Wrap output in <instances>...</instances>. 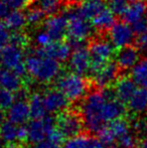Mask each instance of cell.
Returning <instances> with one entry per match:
<instances>
[{
  "mask_svg": "<svg viewBox=\"0 0 147 148\" xmlns=\"http://www.w3.org/2000/svg\"><path fill=\"white\" fill-rule=\"evenodd\" d=\"M8 121L17 125H22L30 118L28 101H15L7 109Z\"/></svg>",
  "mask_w": 147,
  "mask_h": 148,
  "instance_id": "e0dca14e",
  "label": "cell"
},
{
  "mask_svg": "<svg viewBox=\"0 0 147 148\" xmlns=\"http://www.w3.org/2000/svg\"><path fill=\"white\" fill-rule=\"evenodd\" d=\"M66 17L68 18V33L70 38L81 39L86 40L87 38L93 34L94 26L89 22V20L85 19L80 15L79 8L76 6L68 8L65 12Z\"/></svg>",
  "mask_w": 147,
  "mask_h": 148,
  "instance_id": "5b68a950",
  "label": "cell"
},
{
  "mask_svg": "<svg viewBox=\"0 0 147 148\" xmlns=\"http://www.w3.org/2000/svg\"><path fill=\"white\" fill-rule=\"evenodd\" d=\"M127 109L125 104L120 101L118 98L107 100L102 109V118L106 122H111L116 119L122 118L126 115Z\"/></svg>",
  "mask_w": 147,
  "mask_h": 148,
  "instance_id": "ac0fdd59",
  "label": "cell"
},
{
  "mask_svg": "<svg viewBox=\"0 0 147 148\" xmlns=\"http://www.w3.org/2000/svg\"><path fill=\"white\" fill-rule=\"evenodd\" d=\"M107 128L113 135L115 139H119L124 134L128 133L130 131V127H131V123H130L129 119H126L124 117L116 119L114 121H111L106 125Z\"/></svg>",
  "mask_w": 147,
  "mask_h": 148,
  "instance_id": "4316f807",
  "label": "cell"
},
{
  "mask_svg": "<svg viewBox=\"0 0 147 148\" xmlns=\"http://www.w3.org/2000/svg\"><path fill=\"white\" fill-rule=\"evenodd\" d=\"M44 15V12L40 9V7L38 5L28 8L27 12H26L27 23L30 24V25H38V24L43 22Z\"/></svg>",
  "mask_w": 147,
  "mask_h": 148,
  "instance_id": "1f68e13d",
  "label": "cell"
},
{
  "mask_svg": "<svg viewBox=\"0 0 147 148\" xmlns=\"http://www.w3.org/2000/svg\"><path fill=\"white\" fill-rule=\"evenodd\" d=\"M106 101L107 98L102 89L91 92L83 100L81 114L89 133H98L106 125L102 118V109Z\"/></svg>",
  "mask_w": 147,
  "mask_h": 148,
  "instance_id": "6da1fadb",
  "label": "cell"
},
{
  "mask_svg": "<svg viewBox=\"0 0 147 148\" xmlns=\"http://www.w3.org/2000/svg\"><path fill=\"white\" fill-rule=\"evenodd\" d=\"M28 140V129L27 126H24L23 124L18 126V141L24 142Z\"/></svg>",
  "mask_w": 147,
  "mask_h": 148,
  "instance_id": "ee69618b",
  "label": "cell"
},
{
  "mask_svg": "<svg viewBox=\"0 0 147 148\" xmlns=\"http://www.w3.org/2000/svg\"><path fill=\"white\" fill-rule=\"evenodd\" d=\"M121 70L116 62H108L100 69L95 75H93V84L97 89H105L112 87L119 79Z\"/></svg>",
  "mask_w": 147,
  "mask_h": 148,
  "instance_id": "9c48e42d",
  "label": "cell"
},
{
  "mask_svg": "<svg viewBox=\"0 0 147 148\" xmlns=\"http://www.w3.org/2000/svg\"><path fill=\"white\" fill-rule=\"evenodd\" d=\"M0 64H1V59H0Z\"/></svg>",
  "mask_w": 147,
  "mask_h": 148,
  "instance_id": "9f6ffc18",
  "label": "cell"
},
{
  "mask_svg": "<svg viewBox=\"0 0 147 148\" xmlns=\"http://www.w3.org/2000/svg\"><path fill=\"white\" fill-rule=\"evenodd\" d=\"M116 14L110 9V8L105 7L100 13H98L92 19V24L95 29L98 31H107L113 26V24L116 22L115 18Z\"/></svg>",
  "mask_w": 147,
  "mask_h": 148,
  "instance_id": "7402d4cb",
  "label": "cell"
},
{
  "mask_svg": "<svg viewBox=\"0 0 147 148\" xmlns=\"http://www.w3.org/2000/svg\"><path fill=\"white\" fill-rule=\"evenodd\" d=\"M72 51L73 49L69 45V42L62 40H53L45 47H37L34 49V51L38 56L53 58L59 60V62H64L70 60L72 56Z\"/></svg>",
  "mask_w": 147,
  "mask_h": 148,
  "instance_id": "30bf717a",
  "label": "cell"
},
{
  "mask_svg": "<svg viewBox=\"0 0 147 148\" xmlns=\"http://www.w3.org/2000/svg\"><path fill=\"white\" fill-rule=\"evenodd\" d=\"M66 137L64 136V134L59 130L57 127H55L53 130H51L49 132V134L47 135V140H49L51 142L55 143V144L61 145L63 142H65Z\"/></svg>",
  "mask_w": 147,
  "mask_h": 148,
  "instance_id": "f35d334b",
  "label": "cell"
},
{
  "mask_svg": "<svg viewBox=\"0 0 147 148\" xmlns=\"http://www.w3.org/2000/svg\"><path fill=\"white\" fill-rule=\"evenodd\" d=\"M14 97H15V101H28L30 96L27 86L23 85L19 90L14 92Z\"/></svg>",
  "mask_w": 147,
  "mask_h": 148,
  "instance_id": "b9f144b4",
  "label": "cell"
},
{
  "mask_svg": "<svg viewBox=\"0 0 147 148\" xmlns=\"http://www.w3.org/2000/svg\"><path fill=\"white\" fill-rule=\"evenodd\" d=\"M6 117H7V114L5 113V111H4L3 109H1V108H0V127H1L2 125L6 122V121H5Z\"/></svg>",
  "mask_w": 147,
  "mask_h": 148,
  "instance_id": "681fc988",
  "label": "cell"
},
{
  "mask_svg": "<svg viewBox=\"0 0 147 148\" xmlns=\"http://www.w3.org/2000/svg\"><path fill=\"white\" fill-rule=\"evenodd\" d=\"M128 110L133 115H141L147 112V89L139 88L136 90L131 99L127 103Z\"/></svg>",
  "mask_w": 147,
  "mask_h": 148,
  "instance_id": "ffe728a7",
  "label": "cell"
},
{
  "mask_svg": "<svg viewBox=\"0 0 147 148\" xmlns=\"http://www.w3.org/2000/svg\"><path fill=\"white\" fill-rule=\"evenodd\" d=\"M65 1L69 2V3L73 4V5H76V4L82 3V2H83V0H65Z\"/></svg>",
  "mask_w": 147,
  "mask_h": 148,
  "instance_id": "816d5d0a",
  "label": "cell"
},
{
  "mask_svg": "<svg viewBox=\"0 0 147 148\" xmlns=\"http://www.w3.org/2000/svg\"><path fill=\"white\" fill-rule=\"evenodd\" d=\"M55 119L57 127L66 138L78 136L86 129L82 114L76 110H66L59 113Z\"/></svg>",
  "mask_w": 147,
  "mask_h": 148,
  "instance_id": "8992f818",
  "label": "cell"
},
{
  "mask_svg": "<svg viewBox=\"0 0 147 148\" xmlns=\"http://www.w3.org/2000/svg\"><path fill=\"white\" fill-rule=\"evenodd\" d=\"M23 86V81L14 71L5 69L0 71V88L16 92Z\"/></svg>",
  "mask_w": 147,
  "mask_h": 148,
  "instance_id": "44dd1931",
  "label": "cell"
},
{
  "mask_svg": "<svg viewBox=\"0 0 147 148\" xmlns=\"http://www.w3.org/2000/svg\"><path fill=\"white\" fill-rule=\"evenodd\" d=\"M114 45L110 40L98 38L93 40L89 45V53L91 56V70L90 73L93 76L102 66H104L111 58L114 56Z\"/></svg>",
  "mask_w": 147,
  "mask_h": 148,
  "instance_id": "277c9868",
  "label": "cell"
},
{
  "mask_svg": "<svg viewBox=\"0 0 147 148\" xmlns=\"http://www.w3.org/2000/svg\"><path fill=\"white\" fill-rule=\"evenodd\" d=\"M65 0H39L38 6L45 15H55L59 11Z\"/></svg>",
  "mask_w": 147,
  "mask_h": 148,
  "instance_id": "f546056e",
  "label": "cell"
},
{
  "mask_svg": "<svg viewBox=\"0 0 147 148\" xmlns=\"http://www.w3.org/2000/svg\"><path fill=\"white\" fill-rule=\"evenodd\" d=\"M114 90L117 98L124 104H127L137 90V85L131 77L121 76L114 84Z\"/></svg>",
  "mask_w": 147,
  "mask_h": 148,
  "instance_id": "2e32d148",
  "label": "cell"
},
{
  "mask_svg": "<svg viewBox=\"0 0 147 148\" xmlns=\"http://www.w3.org/2000/svg\"><path fill=\"white\" fill-rule=\"evenodd\" d=\"M131 78L140 88L147 89V57L141 59L131 69Z\"/></svg>",
  "mask_w": 147,
  "mask_h": 148,
  "instance_id": "484cf974",
  "label": "cell"
},
{
  "mask_svg": "<svg viewBox=\"0 0 147 148\" xmlns=\"http://www.w3.org/2000/svg\"><path fill=\"white\" fill-rule=\"evenodd\" d=\"M136 47L140 51H147V30L141 34H138L135 39Z\"/></svg>",
  "mask_w": 147,
  "mask_h": 148,
  "instance_id": "ab89813d",
  "label": "cell"
},
{
  "mask_svg": "<svg viewBox=\"0 0 147 148\" xmlns=\"http://www.w3.org/2000/svg\"><path fill=\"white\" fill-rule=\"evenodd\" d=\"M28 105L30 110V118L42 119L46 116V108L44 105L43 95L39 93H34L28 99Z\"/></svg>",
  "mask_w": 147,
  "mask_h": 148,
  "instance_id": "cb8c5ba5",
  "label": "cell"
},
{
  "mask_svg": "<svg viewBox=\"0 0 147 148\" xmlns=\"http://www.w3.org/2000/svg\"><path fill=\"white\" fill-rule=\"evenodd\" d=\"M5 23L11 31H21L27 23L26 13L20 9H13L5 17Z\"/></svg>",
  "mask_w": 147,
  "mask_h": 148,
  "instance_id": "d4e9b609",
  "label": "cell"
},
{
  "mask_svg": "<svg viewBox=\"0 0 147 148\" xmlns=\"http://www.w3.org/2000/svg\"><path fill=\"white\" fill-rule=\"evenodd\" d=\"M106 6L102 2V0H88V1L82 2L81 5L78 6L80 15L87 20L93 19Z\"/></svg>",
  "mask_w": 147,
  "mask_h": 148,
  "instance_id": "603a6c76",
  "label": "cell"
},
{
  "mask_svg": "<svg viewBox=\"0 0 147 148\" xmlns=\"http://www.w3.org/2000/svg\"><path fill=\"white\" fill-rule=\"evenodd\" d=\"M136 148H147V136L144 138H141L140 141H138Z\"/></svg>",
  "mask_w": 147,
  "mask_h": 148,
  "instance_id": "c3c4849f",
  "label": "cell"
},
{
  "mask_svg": "<svg viewBox=\"0 0 147 148\" xmlns=\"http://www.w3.org/2000/svg\"><path fill=\"white\" fill-rule=\"evenodd\" d=\"M132 29H133L135 34H141L144 31L147 30V20L146 18H142V19L138 20V21L132 23Z\"/></svg>",
  "mask_w": 147,
  "mask_h": 148,
  "instance_id": "60d3db41",
  "label": "cell"
},
{
  "mask_svg": "<svg viewBox=\"0 0 147 148\" xmlns=\"http://www.w3.org/2000/svg\"><path fill=\"white\" fill-rule=\"evenodd\" d=\"M109 8L116 14V15H123L127 8V0H107Z\"/></svg>",
  "mask_w": 147,
  "mask_h": 148,
  "instance_id": "d590c367",
  "label": "cell"
},
{
  "mask_svg": "<svg viewBox=\"0 0 147 148\" xmlns=\"http://www.w3.org/2000/svg\"><path fill=\"white\" fill-rule=\"evenodd\" d=\"M10 9L11 8L5 0H0V19H5L6 16L9 14Z\"/></svg>",
  "mask_w": 147,
  "mask_h": 148,
  "instance_id": "f6af8a7d",
  "label": "cell"
},
{
  "mask_svg": "<svg viewBox=\"0 0 147 148\" xmlns=\"http://www.w3.org/2000/svg\"><path fill=\"white\" fill-rule=\"evenodd\" d=\"M24 62L28 75L38 83L49 84L59 77L61 64L53 58L41 57L34 51L27 55Z\"/></svg>",
  "mask_w": 147,
  "mask_h": 148,
  "instance_id": "7a4b0ae2",
  "label": "cell"
},
{
  "mask_svg": "<svg viewBox=\"0 0 147 148\" xmlns=\"http://www.w3.org/2000/svg\"><path fill=\"white\" fill-rule=\"evenodd\" d=\"M68 24L69 21L65 14H55L44 20L43 26L53 40H62L68 33Z\"/></svg>",
  "mask_w": 147,
  "mask_h": 148,
  "instance_id": "8fae6325",
  "label": "cell"
},
{
  "mask_svg": "<svg viewBox=\"0 0 147 148\" xmlns=\"http://www.w3.org/2000/svg\"><path fill=\"white\" fill-rule=\"evenodd\" d=\"M90 137L91 135L82 133L78 136L68 138V140L64 142V148H86Z\"/></svg>",
  "mask_w": 147,
  "mask_h": 148,
  "instance_id": "4dcf8cb0",
  "label": "cell"
},
{
  "mask_svg": "<svg viewBox=\"0 0 147 148\" xmlns=\"http://www.w3.org/2000/svg\"><path fill=\"white\" fill-rule=\"evenodd\" d=\"M10 37H11L10 29L6 25L5 22L0 20V49L9 43Z\"/></svg>",
  "mask_w": 147,
  "mask_h": 148,
  "instance_id": "74e56055",
  "label": "cell"
},
{
  "mask_svg": "<svg viewBox=\"0 0 147 148\" xmlns=\"http://www.w3.org/2000/svg\"><path fill=\"white\" fill-rule=\"evenodd\" d=\"M133 116V118H129L133 133L137 138H144L147 136V112L141 115Z\"/></svg>",
  "mask_w": 147,
  "mask_h": 148,
  "instance_id": "f1b7e54d",
  "label": "cell"
},
{
  "mask_svg": "<svg viewBox=\"0 0 147 148\" xmlns=\"http://www.w3.org/2000/svg\"><path fill=\"white\" fill-rule=\"evenodd\" d=\"M32 148H64V147H61V145L59 144H55V143L51 142L49 140H43L41 142L34 144Z\"/></svg>",
  "mask_w": 147,
  "mask_h": 148,
  "instance_id": "7dc6e473",
  "label": "cell"
},
{
  "mask_svg": "<svg viewBox=\"0 0 147 148\" xmlns=\"http://www.w3.org/2000/svg\"><path fill=\"white\" fill-rule=\"evenodd\" d=\"M118 145L120 148H136L137 146V136L129 131L118 139Z\"/></svg>",
  "mask_w": 147,
  "mask_h": 148,
  "instance_id": "d6a6232c",
  "label": "cell"
},
{
  "mask_svg": "<svg viewBox=\"0 0 147 148\" xmlns=\"http://www.w3.org/2000/svg\"><path fill=\"white\" fill-rule=\"evenodd\" d=\"M7 2V4L9 5V7L13 9H20L26 7L28 4V0H5Z\"/></svg>",
  "mask_w": 147,
  "mask_h": 148,
  "instance_id": "7bdbcfd3",
  "label": "cell"
},
{
  "mask_svg": "<svg viewBox=\"0 0 147 148\" xmlns=\"http://www.w3.org/2000/svg\"><path fill=\"white\" fill-rule=\"evenodd\" d=\"M2 148H22L20 145L16 144V143H9V144H6L5 146H3Z\"/></svg>",
  "mask_w": 147,
  "mask_h": 148,
  "instance_id": "f907efd6",
  "label": "cell"
},
{
  "mask_svg": "<svg viewBox=\"0 0 147 148\" xmlns=\"http://www.w3.org/2000/svg\"><path fill=\"white\" fill-rule=\"evenodd\" d=\"M12 71H14V72H15L16 74H17L18 76H19L20 78H22V79L26 76V74H28L27 69H26L25 62H20L19 64H17V66H16Z\"/></svg>",
  "mask_w": 147,
  "mask_h": 148,
  "instance_id": "bcb514c9",
  "label": "cell"
},
{
  "mask_svg": "<svg viewBox=\"0 0 147 148\" xmlns=\"http://www.w3.org/2000/svg\"><path fill=\"white\" fill-rule=\"evenodd\" d=\"M51 41H53V40L51 39V35L49 34V32L45 29L38 31L36 34V43L38 47H45L46 45H49Z\"/></svg>",
  "mask_w": 147,
  "mask_h": 148,
  "instance_id": "8d00e7d4",
  "label": "cell"
},
{
  "mask_svg": "<svg viewBox=\"0 0 147 148\" xmlns=\"http://www.w3.org/2000/svg\"><path fill=\"white\" fill-rule=\"evenodd\" d=\"M147 12V3L144 0H135L132 1L127 6L125 12L123 13L124 21L132 24L138 20L145 17Z\"/></svg>",
  "mask_w": 147,
  "mask_h": 148,
  "instance_id": "d6986e66",
  "label": "cell"
},
{
  "mask_svg": "<svg viewBox=\"0 0 147 148\" xmlns=\"http://www.w3.org/2000/svg\"><path fill=\"white\" fill-rule=\"evenodd\" d=\"M43 100L49 113H62L69 107L70 101L59 89L47 90L43 94Z\"/></svg>",
  "mask_w": 147,
  "mask_h": 148,
  "instance_id": "7c38bea8",
  "label": "cell"
},
{
  "mask_svg": "<svg viewBox=\"0 0 147 148\" xmlns=\"http://www.w3.org/2000/svg\"><path fill=\"white\" fill-rule=\"evenodd\" d=\"M9 43L20 47V49H24L25 47H27L28 37L25 33L21 32V31H15V32L11 33Z\"/></svg>",
  "mask_w": 147,
  "mask_h": 148,
  "instance_id": "e575fe53",
  "label": "cell"
},
{
  "mask_svg": "<svg viewBox=\"0 0 147 148\" xmlns=\"http://www.w3.org/2000/svg\"><path fill=\"white\" fill-rule=\"evenodd\" d=\"M18 126L10 121H6L0 127V139L6 144L18 141Z\"/></svg>",
  "mask_w": 147,
  "mask_h": 148,
  "instance_id": "83f0119b",
  "label": "cell"
},
{
  "mask_svg": "<svg viewBox=\"0 0 147 148\" xmlns=\"http://www.w3.org/2000/svg\"><path fill=\"white\" fill-rule=\"evenodd\" d=\"M127 1H131L132 2V1H135V0H127Z\"/></svg>",
  "mask_w": 147,
  "mask_h": 148,
  "instance_id": "db71d44e",
  "label": "cell"
},
{
  "mask_svg": "<svg viewBox=\"0 0 147 148\" xmlns=\"http://www.w3.org/2000/svg\"><path fill=\"white\" fill-rule=\"evenodd\" d=\"M145 18H146V20H147V12H146V15H145Z\"/></svg>",
  "mask_w": 147,
  "mask_h": 148,
  "instance_id": "11a10c76",
  "label": "cell"
},
{
  "mask_svg": "<svg viewBox=\"0 0 147 148\" xmlns=\"http://www.w3.org/2000/svg\"><path fill=\"white\" fill-rule=\"evenodd\" d=\"M57 127V119L51 116H45L42 119H32L28 124V141L36 144L47 138L51 130Z\"/></svg>",
  "mask_w": 147,
  "mask_h": 148,
  "instance_id": "52a82bcc",
  "label": "cell"
},
{
  "mask_svg": "<svg viewBox=\"0 0 147 148\" xmlns=\"http://www.w3.org/2000/svg\"><path fill=\"white\" fill-rule=\"evenodd\" d=\"M115 58V62H117L121 72L127 71L133 68L140 60V51L136 47L128 45V47L119 49Z\"/></svg>",
  "mask_w": 147,
  "mask_h": 148,
  "instance_id": "5bb4252c",
  "label": "cell"
},
{
  "mask_svg": "<svg viewBox=\"0 0 147 148\" xmlns=\"http://www.w3.org/2000/svg\"><path fill=\"white\" fill-rule=\"evenodd\" d=\"M69 68L73 73L82 76L90 73L91 56L89 49L86 47L75 49L69 60Z\"/></svg>",
  "mask_w": 147,
  "mask_h": 148,
  "instance_id": "4fadbf2b",
  "label": "cell"
},
{
  "mask_svg": "<svg viewBox=\"0 0 147 148\" xmlns=\"http://www.w3.org/2000/svg\"><path fill=\"white\" fill-rule=\"evenodd\" d=\"M55 87L59 89L70 102H78L84 99L90 90V81L82 75L69 73L59 76L55 80Z\"/></svg>",
  "mask_w": 147,
  "mask_h": 148,
  "instance_id": "3957f363",
  "label": "cell"
},
{
  "mask_svg": "<svg viewBox=\"0 0 147 148\" xmlns=\"http://www.w3.org/2000/svg\"><path fill=\"white\" fill-rule=\"evenodd\" d=\"M134 34L132 26L126 21H116L109 29V39L117 49L131 45L134 40Z\"/></svg>",
  "mask_w": 147,
  "mask_h": 148,
  "instance_id": "ba28073f",
  "label": "cell"
},
{
  "mask_svg": "<svg viewBox=\"0 0 147 148\" xmlns=\"http://www.w3.org/2000/svg\"><path fill=\"white\" fill-rule=\"evenodd\" d=\"M15 102L14 93L6 89L0 88V108L6 110Z\"/></svg>",
  "mask_w": 147,
  "mask_h": 148,
  "instance_id": "836d02e7",
  "label": "cell"
},
{
  "mask_svg": "<svg viewBox=\"0 0 147 148\" xmlns=\"http://www.w3.org/2000/svg\"><path fill=\"white\" fill-rule=\"evenodd\" d=\"M0 59L3 66L13 70L17 64L23 62V51L20 47L8 43L0 49Z\"/></svg>",
  "mask_w": 147,
  "mask_h": 148,
  "instance_id": "9a60e30c",
  "label": "cell"
},
{
  "mask_svg": "<svg viewBox=\"0 0 147 148\" xmlns=\"http://www.w3.org/2000/svg\"><path fill=\"white\" fill-rule=\"evenodd\" d=\"M103 148H120L119 146H115V145H108V146H105V147H103Z\"/></svg>",
  "mask_w": 147,
  "mask_h": 148,
  "instance_id": "f5cc1de1",
  "label": "cell"
}]
</instances>
